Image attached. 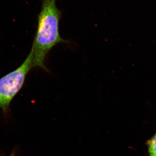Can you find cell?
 I'll return each instance as SVG.
<instances>
[{"label": "cell", "instance_id": "6da1fadb", "mask_svg": "<svg viewBox=\"0 0 156 156\" xmlns=\"http://www.w3.org/2000/svg\"><path fill=\"white\" fill-rule=\"evenodd\" d=\"M56 0H43L38 18L37 28L32 47L34 50L33 67L48 71L45 58L53 47L66 41L59 34V22L61 11L56 5Z\"/></svg>", "mask_w": 156, "mask_h": 156}, {"label": "cell", "instance_id": "7a4b0ae2", "mask_svg": "<svg viewBox=\"0 0 156 156\" xmlns=\"http://www.w3.org/2000/svg\"><path fill=\"white\" fill-rule=\"evenodd\" d=\"M34 50L18 68L0 79V108L4 112L8 111L11 101L22 88L26 78L33 68Z\"/></svg>", "mask_w": 156, "mask_h": 156}, {"label": "cell", "instance_id": "3957f363", "mask_svg": "<svg viewBox=\"0 0 156 156\" xmlns=\"http://www.w3.org/2000/svg\"><path fill=\"white\" fill-rule=\"evenodd\" d=\"M149 156H156V134L146 143Z\"/></svg>", "mask_w": 156, "mask_h": 156}, {"label": "cell", "instance_id": "277c9868", "mask_svg": "<svg viewBox=\"0 0 156 156\" xmlns=\"http://www.w3.org/2000/svg\"></svg>", "mask_w": 156, "mask_h": 156}]
</instances>
